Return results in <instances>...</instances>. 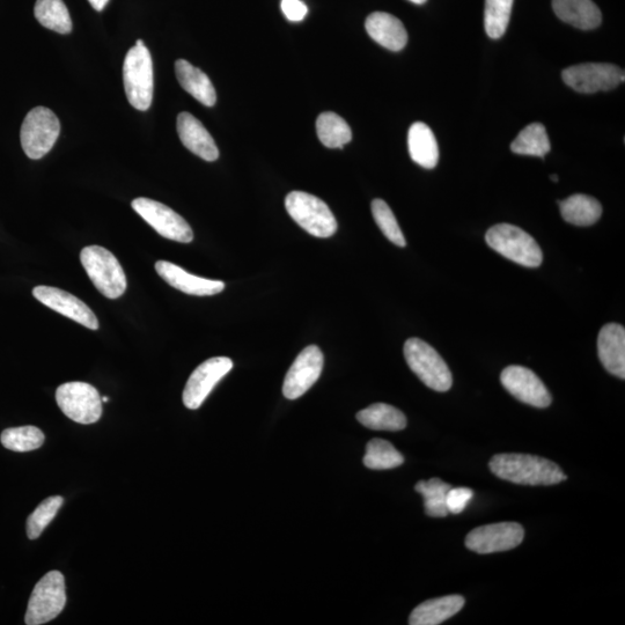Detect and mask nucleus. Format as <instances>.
I'll return each mask as SVG.
<instances>
[{"label": "nucleus", "mask_w": 625, "mask_h": 625, "mask_svg": "<svg viewBox=\"0 0 625 625\" xmlns=\"http://www.w3.org/2000/svg\"><path fill=\"white\" fill-rule=\"evenodd\" d=\"M499 479L522 485H555L568 479L553 461L529 454H497L489 463Z\"/></svg>", "instance_id": "1"}, {"label": "nucleus", "mask_w": 625, "mask_h": 625, "mask_svg": "<svg viewBox=\"0 0 625 625\" xmlns=\"http://www.w3.org/2000/svg\"><path fill=\"white\" fill-rule=\"evenodd\" d=\"M491 249L522 267L538 268L543 254L538 242L520 227L511 224L492 226L485 235Z\"/></svg>", "instance_id": "2"}, {"label": "nucleus", "mask_w": 625, "mask_h": 625, "mask_svg": "<svg viewBox=\"0 0 625 625\" xmlns=\"http://www.w3.org/2000/svg\"><path fill=\"white\" fill-rule=\"evenodd\" d=\"M80 261L95 288L108 299H117L127 290V277L119 260L108 249L100 246L85 247Z\"/></svg>", "instance_id": "3"}, {"label": "nucleus", "mask_w": 625, "mask_h": 625, "mask_svg": "<svg viewBox=\"0 0 625 625\" xmlns=\"http://www.w3.org/2000/svg\"><path fill=\"white\" fill-rule=\"evenodd\" d=\"M123 83L129 104L141 112L149 110L153 100V61L145 46L132 47L125 56Z\"/></svg>", "instance_id": "4"}, {"label": "nucleus", "mask_w": 625, "mask_h": 625, "mask_svg": "<svg viewBox=\"0 0 625 625\" xmlns=\"http://www.w3.org/2000/svg\"><path fill=\"white\" fill-rule=\"evenodd\" d=\"M285 207L301 229L316 238H330L337 231L336 218L320 198L304 191H292L286 196Z\"/></svg>", "instance_id": "5"}, {"label": "nucleus", "mask_w": 625, "mask_h": 625, "mask_svg": "<svg viewBox=\"0 0 625 625\" xmlns=\"http://www.w3.org/2000/svg\"><path fill=\"white\" fill-rule=\"evenodd\" d=\"M404 357L411 371H413L424 385L436 392L450 391L453 377L445 360L430 344L409 338L404 344Z\"/></svg>", "instance_id": "6"}, {"label": "nucleus", "mask_w": 625, "mask_h": 625, "mask_svg": "<svg viewBox=\"0 0 625 625\" xmlns=\"http://www.w3.org/2000/svg\"><path fill=\"white\" fill-rule=\"evenodd\" d=\"M61 132V123L53 110L36 107L21 125L20 139L26 156L39 160L53 149Z\"/></svg>", "instance_id": "7"}, {"label": "nucleus", "mask_w": 625, "mask_h": 625, "mask_svg": "<svg viewBox=\"0 0 625 625\" xmlns=\"http://www.w3.org/2000/svg\"><path fill=\"white\" fill-rule=\"evenodd\" d=\"M66 605L65 579L60 571H50L44 576L29 599L25 623L46 624L56 619Z\"/></svg>", "instance_id": "8"}, {"label": "nucleus", "mask_w": 625, "mask_h": 625, "mask_svg": "<svg viewBox=\"0 0 625 625\" xmlns=\"http://www.w3.org/2000/svg\"><path fill=\"white\" fill-rule=\"evenodd\" d=\"M56 401L66 417L79 424H94L102 415L98 389L86 382H68L57 388Z\"/></svg>", "instance_id": "9"}, {"label": "nucleus", "mask_w": 625, "mask_h": 625, "mask_svg": "<svg viewBox=\"0 0 625 625\" xmlns=\"http://www.w3.org/2000/svg\"><path fill=\"white\" fill-rule=\"evenodd\" d=\"M131 205L132 209L161 237L182 242V244H189L194 240L193 230L186 220L165 204L150 200V198L139 197L132 201Z\"/></svg>", "instance_id": "10"}, {"label": "nucleus", "mask_w": 625, "mask_h": 625, "mask_svg": "<svg viewBox=\"0 0 625 625\" xmlns=\"http://www.w3.org/2000/svg\"><path fill=\"white\" fill-rule=\"evenodd\" d=\"M564 83L579 93L592 94L612 91L624 83V71L607 63H585L565 69Z\"/></svg>", "instance_id": "11"}, {"label": "nucleus", "mask_w": 625, "mask_h": 625, "mask_svg": "<svg viewBox=\"0 0 625 625\" xmlns=\"http://www.w3.org/2000/svg\"><path fill=\"white\" fill-rule=\"evenodd\" d=\"M524 538V527L518 522H499L473 529L467 535L466 547L481 555L502 553L518 547Z\"/></svg>", "instance_id": "12"}, {"label": "nucleus", "mask_w": 625, "mask_h": 625, "mask_svg": "<svg viewBox=\"0 0 625 625\" xmlns=\"http://www.w3.org/2000/svg\"><path fill=\"white\" fill-rule=\"evenodd\" d=\"M233 369V362L227 357H215L205 360L190 375L182 400L188 409L200 408L220 380Z\"/></svg>", "instance_id": "13"}, {"label": "nucleus", "mask_w": 625, "mask_h": 625, "mask_svg": "<svg viewBox=\"0 0 625 625\" xmlns=\"http://www.w3.org/2000/svg\"><path fill=\"white\" fill-rule=\"evenodd\" d=\"M500 381L506 391L516 399L535 408L550 406L551 395L542 380L524 366H509L500 374Z\"/></svg>", "instance_id": "14"}, {"label": "nucleus", "mask_w": 625, "mask_h": 625, "mask_svg": "<svg viewBox=\"0 0 625 625\" xmlns=\"http://www.w3.org/2000/svg\"><path fill=\"white\" fill-rule=\"evenodd\" d=\"M323 369V354L319 347L310 345L300 352L288 374L285 375L283 394L286 399L297 400L319 380Z\"/></svg>", "instance_id": "15"}, {"label": "nucleus", "mask_w": 625, "mask_h": 625, "mask_svg": "<svg viewBox=\"0 0 625 625\" xmlns=\"http://www.w3.org/2000/svg\"><path fill=\"white\" fill-rule=\"evenodd\" d=\"M33 296L43 305L91 330L99 329V321L84 301L73 294L51 286H36Z\"/></svg>", "instance_id": "16"}, {"label": "nucleus", "mask_w": 625, "mask_h": 625, "mask_svg": "<svg viewBox=\"0 0 625 625\" xmlns=\"http://www.w3.org/2000/svg\"><path fill=\"white\" fill-rule=\"evenodd\" d=\"M156 270L158 275L172 288L190 294V296H215L225 289L224 282L211 281V279L191 275L185 269L171 262L158 261Z\"/></svg>", "instance_id": "17"}, {"label": "nucleus", "mask_w": 625, "mask_h": 625, "mask_svg": "<svg viewBox=\"0 0 625 625\" xmlns=\"http://www.w3.org/2000/svg\"><path fill=\"white\" fill-rule=\"evenodd\" d=\"M178 134L183 145L190 152L205 161H216L219 158V150L215 139L204 125L189 113H181L178 116Z\"/></svg>", "instance_id": "18"}, {"label": "nucleus", "mask_w": 625, "mask_h": 625, "mask_svg": "<svg viewBox=\"0 0 625 625\" xmlns=\"http://www.w3.org/2000/svg\"><path fill=\"white\" fill-rule=\"evenodd\" d=\"M599 358L605 369L617 378H625V329L617 323H608L600 330Z\"/></svg>", "instance_id": "19"}, {"label": "nucleus", "mask_w": 625, "mask_h": 625, "mask_svg": "<svg viewBox=\"0 0 625 625\" xmlns=\"http://www.w3.org/2000/svg\"><path fill=\"white\" fill-rule=\"evenodd\" d=\"M366 32L380 46L401 51L408 43V33L402 21L385 12H374L365 22Z\"/></svg>", "instance_id": "20"}, {"label": "nucleus", "mask_w": 625, "mask_h": 625, "mask_svg": "<svg viewBox=\"0 0 625 625\" xmlns=\"http://www.w3.org/2000/svg\"><path fill=\"white\" fill-rule=\"evenodd\" d=\"M556 16L573 27L591 31L601 25L602 14L592 0H553Z\"/></svg>", "instance_id": "21"}, {"label": "nucleus", "mask_w": 625, "mask_h": 625, "mask_svg": "<svg viewBox=\"0 0 625 625\" xmlns=\"http://www.w3.org/2000/svg\"><path fill=\"white\" fill-rule=\"evenodd\" d=\"M465 607L461 595L432 599L417 606L409 617L410 625H438L457 615Z\"/></svg>", "instance_id": "22"}, {"label": "nucleus", "mask_w": 625, "mask_h": 625, "mask_svg": "<svg viewBox=\"0 0 625 625\" xmlns=\"http://www.w3.org/2000/svg\"><path fill=\"white\" fill-rule=\"evenodd\" d=\"M175 73L183 90L200 101L202 105L213 107L216 105L217 93L210 78L205 73L195 68L186 60L175 63Z\"/></svg>", "instance_id": "23"}, {"label": "nucleus", "mask_w": 625, "mask_h": 625, "mask_svg": "<svg viewBox=\"0 0 625 625\" xmlns=\"http://www.w3.org/2000/svg\"><path fill=\"white\" fill-rule=\"evenodd\" d=\"M408 147L411 159L426 169L435 168L439 161L437 139L429 125L416 122L411 125L408 134Z\"/></svg>", "instance_id": "24"}, {"label": "nucleus", "mask_w": 625, "mask_h": 625, "mask_svg": "<svg viewBox=\"0 0 625 625\" xmlns=\"http://www.w3.org/2000/svg\"><path fill=\"white\" fill-rule=\"evenodd\" d=\"M566 223L576 226H591L602 216V207L594 197L576 194L558 202Z\"/></svg>", "instance_id": "25"}, {"label": "nucleus", "mask_w": 625, "mask_h": 625, "mask_svg": "<svg viewBox=\"0 0 625 625\" xmlns=\"http://www.w3.org/2000/svg\"><path fill=\"white\" fill-rule=\"evenodd\" d=\"M357 419L365 428L377 431L395 432L407 426V418L402 411L385 403H375L359 411Z\"/></svg>", "instance_id": "26"}, {"label": "nucleus", "mask_w": 625, "mask_h": 625, "mask_svg": "<svg viewBox=\"0 0 625 625\" xmlns=\"http://www.w3.org/2000/svg\"><path fill=\"white\" fill-rule=\"evenodd\" d=\"M36 20L43 27L60 34L72 32V20L63 0H36L34 7Z\"/></svg>", "instance_id": "27"}, {"label": "nucleus", "mask_w": 625, "mask_h": 625, "mask_svg": "<svg viewBox=\"0 0 625 625\" xmlns=\"http://www.w3.org/2000/svg\"><path fill=\"white\" fill-rule=\"evenodd\" d=\"M511 150L520 156L546 157L551 150V145L544 125L541 123L527 125L514 139Z\"/></svg>", "instance_id": "28"}, {"label": "nucleus", "mask_w": 625, "mask_h": 625, "mask_svg": "<svg viewBox=\"0 0 625 625\" xmlns=\"http://www.w3.org/2000/svg\"><path fill=\"white\" fill-rule=\"evenodd\" d=\"M316 131L320 142L329 149H341L351 142L352 131L349 124L335 113H323L316 121Z\"/></svg>", "instance_id": "29"}, {"label": "nucleus", "mask_w": 625, "mask_h": 625, "mask_svg": "<svg viewBox=\"0 0 625 625\" xmlns=\"http://www.w3.org/2000/svg\"><path fill=\"white\" fill-rule=\"evenodd\" d=\"M365 467L372 470H388L403 465V455L384 439H373L366 446Z\"/></svg>", "instance_id": "30"}, {"label": "nucleus", "mask_w": 625, "mask_h": 625, "mask_svg": "<svg viewBox=\"0 0 625 625\" xmlns=\"http://www.w3.org/2000/svg\"><path fill=\"white\" fill-rule=\"evenodd\" d=\"M44 433L36 426H20L3 431L0 441L7 450L26 453L38 450L44 444Z\"/></svg>", "instance_id": "31"}, {"label": "nucleus", "mask_w": 625, "mask_h": 625, "mask_svg": "<svg viewBox=\"0 0 625 625\" xmlns=\"http://www.w3.org/2000/svg\"><path fill=\"white\" fill-rule=\"evenodd\" d=\"M452 487L440 479L421 481L416 484V491L424 497L425 513L432 518H445L448 511L445 503L447 491Z\"/></svg>", "instance_id": "32"}, {"label": "nucleus", "mask_w": 625, "mask_h": 625, "mask_svg": "<svg viewBox=\"0 0 625 625\" xmlns=\"http://www.w3.org/2000/svg\"><path fill=\"white\" fill-rule=\"evenodd\" d=\"M514 0H485L484 27L489 38L498 40L505 34L511 19Z\"/></svg>", "instance_id": "33"}, {"label": "nucleus", "mask_w": 625, "mask_h": 625, "mask_svg": "<svg viewBox=\"0 0 625 625\" xmlns=\"http://www.w3.org/2000/svg\"><path fill=\"white\" fill-rule=\"evenodd\" d=\"M64 503L61 496H53L44 499L43 502L36 507L35 511L27 519V536L29 540L39 539L44 529L48 527L51 521L55 519L58 511Z\"/></svg>", "instance_id": "34"}, {"label": "nucleus", "mask_w": 625, "mask_h": 625, "mask_svg": "<svg viewBox=\"0 0 625 625\" xmlns=\"http://www.w3.org/2000/svg\"><path fill=\"white\" fill-rule=\"evenodd\" d=\"M375 223L385 237L399 247H406L407 241L400 229L399 223L389 205L382 200H374L371 205Z\"/></svg>", "instance_id": "35"}, {"label": "nucleus", "mask_w": 625, "mask_h": 625, "mask_svg": "<svg viewBox=\"0 0 625 625\" xmlns=\"http://www.w3.org/2000/svg\"><path fill=\"white\" fill-rule=\"evenodd\" d=\"M474 497V491L468 488H454L447 491L445 503L448 513L459 514L466 509L470 500Z\"/></svg>", "instance_id": "36"}, {"label": "nucleus", "mask_w": 625, "mask_h": 625, "mask_svg": "<svg viewBox=\"0 0 625 625\" xmlns=\"http://www.w3.org/2000/svg\"><path fill=\"white\" fill-rule=\"evenodd\" d=\"M282 11L290 21L298 22L307 16V6L300 0H282Z\"/></svg>", "instance_id": "37"}, {"label": "nucleus", "mask_w": 625, "mask_h": 625, "mask_svg": "<svg viewBox=\"0 0 625 625\" xmlns=\"http://www.w3.org/2000/svg\"><path fill=\"white\" fill-rule=\"evenodd\" d=\"M95 11H104L105 7L109 3V0H88Z\"/></svg>", "instance_id": "38"}, {"label": "nucleus", "mask_w": 625, "mask_h": 625, "mask_svg": "<svg viewBox=\"0 0 625 625\" xmlns=\"http://www.w3.org/2000/svg\"><path fill=\"white\" fill-rule=\"evenodd\" d=\"M409 2L414 3L416 5H423L426 2H428V0H409Z\"/></svg>", "instance_id": "39"}, {"label": "nucleus", "mask_w": 625, "mask_h": 625, "mask_svg": "<svg viewBox=\"0 0 625 625\" xmlns=\"http://www.w3.org/2000/svg\"><path fill=\"white\" fill-rule=\"evenodd\" d=\"M136 46H138V47L145 46L144 41L143 40H137Z\"/></svg>", "instance_id": "40"}, {"label": "nucleus", "mask_w": 625, "mask_h": 625, "mask_svg": "<svg viewBox=\"0 0 625 625\" xmlns=\"http://www.w3.org/2000/svg\"><path fill=\"white\" fill-rule=\"evenodd\" d=\"M550 179L553 180L554 182H558V176L557 175H551Z\"/></svg>", "instance_id": "41"}, {"label": "nucleus", "mask_w": 625, "mask_h": 625, "mask_svg": "<svg viewBox=\"0 0 625 625\" xmlns=\"http://www.w3.org/2000/svg\"><path fill=\"white\" fill-rule=\"evenodd\" d=\"M102 402H109V397H104V399H101Z\"/></svg>", "instance_id": "42"}]
</instances>
